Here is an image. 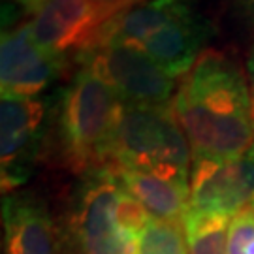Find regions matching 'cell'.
<instances>
[{"label":"cell","instance_id":"obj_1","mask_svg":"<svg viewBox=\"0 0 254 254\" xmlns=\"http://www.w3.org/2000/svg\"><path fill=\"white\" fill-rule=\"evenodd\" d=\"M172 108L190 143L192 158L228 160L253 147L249 79L228 55L205 49L183 77Z\"/></svg>","mask_w":254,"mask_h":254},{"label":"cell","instance_id":"obj_2","mask_svg":"<svg viewBox=\"0 0 254 254\" xmlns=\"http://www.w3.org/2000/svg\"><path fill=\"white\" fill-rule=\"evenodd\" d=\"M211 36L213 25L189 0H147L111 15L89 46L136 47L177 79L190 72Z\"/></svg>","mask_w":254,"mask_h":254},{"label":"cell","instance_id":"obj_3","mask_svg":"<svg viewBox=\"0 0 254 254\" xmlns=\"http://www.w3.org/2000/svg\"><path fill=\"white\" fill-rule=\"evenodd\" d=\"M125 102L98 75L79 68L57 109V151L73 173H92L113 164V145Z\"/></svg>","mask_w":254,"mask_h":254},{"label":"cell","instance_id":"obj_4","mask_svg":"<svg viewBox=\"0 0 254 254\" xmlns=\"http://www.w3.org/2000/svg\"><path fill=\"white\" fill-rule=\"evenodd\" d=\"M113 166L190 187L192 149L172 106H123Z\"/></svg>","mask_w":254,"mask_h":254},{"label":"cell","instance_id":"obj_5","mask_svg":"<svg viewBox=\"0 0 254 254\" xmlns=\"http://www.w3.org/2000/svg\"><path fill=\"white\" fill-rule=\"evenodd\" d=\"M81 68L91 70L113 89L125 104L172 106L177 79L136 47L108 42L85 47L77 53Z\"/></svg>","mask_w":254,"mask_h":254},{"label":"cell","instance_id":"obj_6","mask_svg":"<svg viewBox=\"0 0 254 254\" xmlns=\"http://www.w3.org/2000/svg\"><path fill=\"white\" fill-rule=\"evenodd\" d=\"M73 209L79 254H137V236L119 224L115 209L123 185L113 166L83 175Z\"/></svg>","mask_w":254,"mask_h":254},{"label":"cell","instance_id":"obj_7","mask_svg":"<svg viewBox=\"0 0 254 254\" xmlns=\"http://www.w3.org/2000/svg\"><path fill=\"white\" fill-rule=\"evenodd\" d=\"M47 102L40 96L2 94L0 100V181L15 192L28 179L46 128Z\"/></svg>","mask_w":254,"mask_h":254},{"label":"cell","instance_id":"obj_8","mask_svg":"<svg viewBox=\"0 0 254 254\" xmlns=\"http://www.w3.org/2000/svg\"><path fill=\"white\" fill-rule=\"evenodd\" d=\"M40 46L59 55L79 53L92 42L109 13L94 0H15Z\"/></svg>","mask_w":254,"mask_h":254},{"label":"cell","instance_id":"obj_9","mask_svg":"<svg viewBox=\"0 0 254 254\" xmlns=\"http://www.w3.org/2000/svg\"><path fill=\"white\" fill-rule=\"evenodd\" d=\"M254 203V147L228 160L192 158L190 209L236 217Z\"/></svg>","mask_w":254,"mask_h":254},{"label":"cell","instance_id":"obj_10","mask_svg":"<svg viewBox=\"0 0 254 254\" xmlns=\"http://www.w3.org/2000/svg\"><path fill=\"white\" fill-rule=\"evenodd\" d=\"M66 55L47 51L38 44L27 23L2 32L0 87L2 94L40 96L66 68Z\"/></svg>","mask_w":254,"mask_h":254},{"label":"cell","instance_id":"obj_11","mask_svg":"<svg viewBox=\"0 0 254 254\" xmlns=\"http://www.w3.org/2000/svg\"><path fill=\"white\" fill-rule=\"evenodd\" d=\"M4 254H64L63 236L46 201L30 192L2 198Z\"/></svg>","mask_w":254,"mask_h":254},{"label":"cell","instance_id":"obj_12","mask_svg":"<svg viewBox=\"0 0 254 254\" xmlns=\"http://www.w3.org/2000/svg\"><path fill=\"white\" fill-rule=\"evenodd\" d=\"M115 173L123 189L132 198H136L151 217L183 224L190 209L189 185H181V183L170 181L145 172H136V170L115 168Z\"/></svg>","mask_w":254,"mask_h":254},{"label":"cell","instance_id":"obj_13","mask_svg":"<svg viewBox=\"0 0 254 254\" xmlns=\"http://www.w3.org/2000/svg\"><path fill=\"white\" fill-rule=\"evenodd\" d=\"M232 217L189 209L183 230L189 254H228V230Z\"/></svg>","mask_w":254,"mask_h":254},{"label":"cell","instance_id":"obj_14","mask_svg":"<svg viewBox=\"0 0 254 254\" xmlns=\"http://www.w3.org/2000/svg\"><path fill=\"white\" fill-rule=\"evenodd\" d=\"M137 254H189L183 224L151 217L137 236Z\"/></svg>","mask_w":254,"mask_h":254},{"label":"cell","instance_id":"obj_15","mask_svg":"<svg viewBox=\"0 0 254 254\" xmlns=\"http://www.w3.org/2000/svg\"><path fill=\"white\" fill-rule=\"evenodd\" d=\"M228 254H254V211L245 209L230 220Z\"/></svg>","mask_w":254,"mask_h":254},{"label":"cell","instance_id":"obj_16","mask_svg":"<svg viewBox=\"0 0 254 254\" xmlns=\"http://www.w3.org/2000/svg\"><path fill=\"white\" fill-rule=\"evenodd\" d=\"M115 215H117L119 224L125 228L127 232L134 234V236L141 234V230L147 226V222L151 218V215L145 211V207L136 198H132L125 189H123V194L119 196Z\"/></svg>","mask_w":254,"mask_h":254},{"label":"cell","instance_id":"obj_17","mask_svg":"<svg viewBox=\"0 0 254 254\" xmlns=\"http://www.w3.org/2000/svg\"><path fill=\"white\" fill-rule=\"evenodd\" d=\"M94 2L106 9V11L109 13V17H111V15H115L117 11L132 8V6L141 4V2H147V0H94Z\"/></svg>","mask_w":254,"mask_h":254},{"label":"cell","instance_id":"obj_18","mask_svg":"<svg viewBox=\"0 0 254 254\" xmlns=\"http://www.w3.org/2000/svg\"><path fill=\"white\" fill-rule=\"evenodd\" d=\"M247 79H249V89H251V102H253V119H254V40L253 44H251V49H249V59H247Z\"/></svg>","mask_w":254,"mask_h":254},{"label":"cell","instance_id":"obj_19","mask_svg":"<svg viewBox=\"0 0 254 254\" xmlns=\"http://www.w3.org/2000/svg\"><path fill=\"white\" fill-rule=\"evenodd\" d=\"M236 4H237V9H239L249 21L254 23V0H236Z\"/></svg>","mask_w":254,"mask_h":254}]
</instances>
